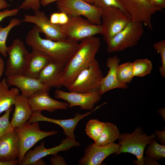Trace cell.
Returning <instances> with one entry per match:
<instances>
[{"label":"cell","instance_id":"cell-22","mask_svg":"<svg viewBox=\"0 0 165 165\" xmlns=\"http://www.w3.org/2000/svg\"><path fill=\"white\" fill-rule=\"evenodd\" d=\"M53 60L50 57L37 50L32 49L29 53L24 69L23 75L38 78L41 70Z\"/></svg>","mask_w":165,"mask_h":165},{"label":"cell","instance_id":"cell-36","mask_svg":"<svg viewBox=\"0 0 165 165\" xmlns=\"http://www.w3.org/2000/svg\"><path fill=\"white\" fill-rule=\"evenodd\" d=\"M50 161L52 165H65L66 163L62 156L57 154L53 155L50 159Z\"/></svg>","mask_w":165,"mask_h":165},{"label":"cell","instance_id":"cell-12","mask_svg":"<svg viewBox=\"0 0 165 165\" xmlns=\"http://www.w3.org/2000/svg\"><path fill=\"white\" fill-rule=\"evenodd\" d=\"M80 146V144L75 140L66 138L59 145L46 148L43 141L40 145L36 146L33 150L29 149L26 152L20 165H35L38 160L44 157L55 155L60 152L66 151L73 147Z\"/></svg>","mask_w":165,"mask_h":165},{"label":"cell","instance_id":"cell-37","mask_svg":"<svg viewBox=\"0 0 165 165\" xmlns=\"http://www.w3.org/2000/svg\"><path fill=\"white\" fill-rule=\"evenodd\" d=\"M69 16L66 13L60 12L58 13V25H63L66 24L69 20Z\"/></svg>","mask_w":165,"mask_h":165},{"label":"cell","instance_id":"cell-11","mask_svg":"<svg viewBox=\"0 0 165 165\" xmlns=\"http://www.w3.org/2000/svg\"><path fill=\"white\" fill-rule=\"evenodd\" d=\"M120 1L131 20L140 22L152 30V17L156 12L162 11V9L151 4L146 0Z\"/></svg>","mask_w":165,"mask_h":165},{"label":"cell","instance_id":"cell-42","mask_svg":"<svg viewBox=\"0 0 165 165\" xmlns=\"http://www.w3.org/2000/svg\"><path fill=\"white\" fill-rule=\"evenodd\" d=\"M18 164V160L9 161H0V165H16Z\"/></svg>","mask_w":165,"mask_h":165},{"label":"cell","instance_id":"cell-38","mask_svg":"<svg viewBox=\"0 0 165 165\" xmlns=\"http://www.w3.org/2000/svg\"><path fill=\"white\" fill-rule=\"evenodd\" d=\"M155 134L161 145H165V130L162 131L156 130L155 131Z\"/></svg>","mask_w":165,"mask_h":165},{"label":"cell","instance_id":"cell-44","mask_svg":"<svg viewBox=\"0 0 165 165\" xmlns=\"http://www.w3.org/2000/svg\"><path fill=\"white\" fill-rule=\"evenodd\" d=\"M8 5L6 0H0V10L7 8Z\"/></svg>","mask_w":165,"mask_h":165},{"label":"cell","instance_id":"cell-8","mask_svg":"<svg viewBox=\"0 0 165 165\" xmlns=\"http://www.w3.org/2000/svg\"><path fill=\"white\" fill-rule=\"evenodd\" d=\"M14 131L18 136L20 141V154L18 159L19 165L26 152L36 143L45 138L58 133L57 130L48 132L41 130L38 122L32 123L27 122L15 128Z\"/></svg>","mask_w":165,"mask_h":165},{"label":"cell","instance_id":"cell-3","mask_svg":"<svg viewBox=\"0 0 165 165\" xmlns=\"http://www.w3.org/2000/svg\"><path fill=\"white\" fill-rule=\"evenodd\" d=\"M155 134L148 136L140 127L135 128L131 133L120 134L118 139L119 151L115 156L122 153H129L135 155L137 159L134 163L137 165H144V152L146 146L152 139L156 138Z\"/></svg>","mask_w":165,"mask_h":165},{"label":"cell","instance_id":"cell-6","mask_svg":"<svg viewBox=\"0 0 165 165\" xmlns=\"http://www.w3.org/2000/svg\"><path fill=\"white\" fill-rule=\"evenodd\" d=\"M101 18V34L106 43L123 29L131 20L127 13L113 7L102 9Z\"/></svg>","mask_w":165,"mask_h":165},{"label":"cell","instance_id":"cell-28","mask_svg":"<svg viewBox=\"0 0 165 165\" xmlns=\"http://www.w3.org/2000/svg\"><path fill=\"white\" fill-rule=\"evenodd\" d=\"M116 76L120 83L127 84L130 82L134 77L132 62L128 61L119 64L116 69Z\"/></svg>","mask_w":165,"mask_h":165},{"label":"cell","instance_id":"cell-2","mask_svg":"<svg viewBox=\"0 0 165 165\" xmlns=\"http://www.w3.org/2000/svg\"><path fill=\"white\" fill-rule=\"evenodd\" d=\"M101 44L100 39L94 36L81 41L78 49L64 66L61 78L63 86L68 88L79 73L96 59Z\"/></svg>","mask_w":165,"mask_h":165},{"label":"cell","instance_id":"cell-7","mask_svg":"<svg viewBox=\"0 0 165 165\" xmlns=\"http://www.w3.org/2000/svg\"><path fill=\"white\" fill-rule=\"evenodd\" d=\"M69 16L68 22L59 25L61 31L68 39L78 42L98 34H101V25L94 24L81 16Z\"/></svg>","mask_w":165,"mask_h":165},{"label":"cell","instance_id":"cell-13","mask_svg":"<svg viewBox=\"0 0 165 165\" xmlns=\"http://www.w3.org/2000/svg\"><path fill=\"white\" fill-rule=\"evenodd\" d=\"M21 21L35 24L38 28L40 33L45 35L46 39L53 41L66 39L62 33L60 26L52 23L44 12L39 10H35L34 15H24Z\"/></svg>","mask_w":165,"mask_h":165},{"label":"cell","instance_id":"cell-16","mask_svg":"<svg viewBox=\"0 0 165 165\" xmlns=\"http://www.w3.org/2000/svg\"><path fill=\"white\" fill-rule=\"evenodd\" d=\"M101 105L97 107L95 109L84 114L76 113L74 118L67 119H57L50 118L43 116L40 112H33L27 123H32L39 121H45L56 124L62 128L64 133L66 136L67 138L75 140L74 130L78 122L81 119L95 111Z\"/></svg>","mask_w":165,"mask_h":165},{"label":"cell","instance_id":"cell-25","mask_svg":"<svg viewBox=\"0 0 165 165\" xmlns=\"http://www.w3.org/2000/svg\"><path fill=\"white\" fill-rule=\"evenodd\" d=\"M120 135L117 126L111 123L106 122L99 139L94 144L98 146H105L114 143L118 139Z\"/></svg>","mask_w":165,"mask_h":165},{"label":"cell","instance_id":"cell-18","mask_svg":"<svg viewBox=\"0 0 165 165\" xmlns=\"http://www.w3.org/2000/svg\"><path fill=\"white\" fill-rule=\"evenodd\" d=\"M6 82L9 86H14L20 90L22 95L29 97L35 93L40 90L50 91L51 88L42 84L37 78L23 75L7 77Z\"/></svg>","mask_w":165,"mask_h":165},{"label":"cell","instance_id":"cell-46","mask_svg":"<svg viewBox=\"0 0 165 165\" xmlns=\"http://www.w3.org/2000/svg\"><path fill=\"white\" fill-rule=\"evenodd\" d=\"M85 2L91 4L93 5L94 0H83Z\"/></svg>","mask_w":165,"mask_h":165},{"label":"cell","instance_id":"cell-23","mask_svg":"<svg viewBox=\"0 0 165 165\" xmlns=\"http://www.w3.org/2000/svg\"><path fill=\"white\" fill-rule=\"evenodd\" d=\"M13 105L14 110L10 123L14 129L26 123L33 112L28 98L22 95L16 97Z\"/></svg>","mask_w":165,"mask_h":165},{"label":"cell","instance_id":"cell-10","mask_svg":"<svg viewBox=\"0 0 165 165\" xmlns=\"http://www.w3.org/2000/svg\"><path fill=\"white\" fill-rule=\"evenodd\" d=\"M7 53L8 57L5 71L6 77L23 75L30 53L24 42L19 38L15 39L7 47Z\"/></svg>","mask_w":165,"mask_h":165},{"label":"cell","instance_id":"cell-4","mask_svg":"<svg viewBox=\"0 0 165 165\" xmlns=\"http://www.w3.org/2000/svg\"><path fill=\"white\" fill-rule=\"evenodd\" d=\"M143 24L131 20L123 29L106 43L107 52H120L137 45L144 31Z\"/></svg>","mask_w":165,"mask_h":165},{"label":"cell","instance_id":"cell-5","mask_svg":"<svg viewBox=\"0 0 165 165\" xmlns=\"http://www.w3.org/2000/svg\"><path fill=\"white\" fill-rule=\"evenodd\" d=\"M104 77L98 61L95 59L79 73L67 88L71 92L98 93Z\"/></svg>","mask_w":165,"mask_h":165},{"label":"cell","instance_id":"cell-39","mask_svg":"<svg viewBox=\"0 0 165 165\" xmlns=\"http://www.w3.org/2000/svg\"><path fill=\"white\" fill-rule=\"evenodd\" d=\"M151 4L162 9L165 8V0H146Z\"/></svg>","mask_w":165,"mask_h":165},{"label":"cell","instance_id":"cell-24","mask_svg":"<svg viewBox=\"0 0 165 165\" xmlns=\"http://www.w3.org/2000/svg\"><path fill=\"white\" fill-rule=\"evenodd\" d=\"M6 78L0 81V114L14 105L16 97L20 94L19 90L16 87L9 89Z\"/></svg>","mask_w":165,"mask_h":165},{"label":"cell","instance_id":"cell-33","mask_svg":"<svg viewBox=\"0 0 165 165\" xmlns=\"http://www.w3.org/2000/svg\"><path fill=\"white\" fill-rule=\"evenodd\" d=\"M93 5L101 9L112 7L119 8L127 13L123 7L120 0H94Z\"/></svg>","mask_w":165,"mask_h":165},{"label":"cell","instance_id":"cell-45","mask_svg":"<svg viewBox=\"0 0 165 165\" xmlns=\"http://www.w3.org/2000/svg\"><path fill=\"white\" fill-rule=\"evenodd\" d=\"M158 112L165 120V108L161 107L158 110Z\"/></svg>","mask_w":165,"mask_h":165},{"label":"cell","instance_id":"cell-26","mask_svg":"<svg viewBox=\"0 0 165 165\" xmlns=\"http://www.w3.org/2000/svg\"><path fill=\"white\" fill-rule=\"evenodd\" d=\"M21 20L17 18L11 19L9 24L5 27H0V53L4 57L7 56L6 40L8 35L11 29L14 27L19 25Z\"/></svg>","mask_w":165,"mask_h":165},{"label":"cell","instance_id":"cell-9","mask_svg":"<svg viewBox=\"0 0 165 165\" xmlns=\"http://www.w3.org/2000/svg\"><path fill=\"white\" fill-rule=\"evenodd\" d=\"M57 9L60 12L69 16H83L93 23L101 25L102 9L83 0H62L56 2Z\"/></svg>","mask_w":165,"mask_h":165},{"label":"cell","instance_id":"cell-17","mask_svg":"<svg viewBox=\"0 0 165 165\" xmlns=\"http://www.w3.org/2000/svg\"><path fill=\"white\" fill-rule=\"evenodd\" d=\"M49 91H38L28 98L33 112L45 110L53 112L58 109H68V102L59 101L52 98L49 95Z\"/></svg>","mask_w":165,"mask_h":165},{"label":"cell","instance_id":"cell-40","mask_svg":"<svg viewBox=\"0 0 165 165\" xmlns=\"http://www.w3.org/2000/svg\"><path fill=\"white\" fill-rule=\"evenodd\" d=\"M144 165H159V163L157 160L148 156H144Z\"/></svg>","mask_w":165,"mask_h":165},{"label":"cell","instance_id":"cell-35","mask_svg":"<svg viewBox=\"0 0 165 165\" xmlns=\"http://www.w3.org/2000/svg\"><path fill=\"white\" fill-rule=\"evenodd\" d=\"M20 9H14L12 10L6 9L2 11H0V22L6 18L17 15Z\"/></svg>","mask_w":165,"mask_h":165},{"label":"cell","instance_id":"cell-29","mask_svg":"<svg viewBox=\"0 0 165 165\" xmlns=\"http://www.w3.org/2000/svg\"><path fill=\"white\" fill-rule=\"evenodd\" d=\"M105 123L96 119L90 120L87 123L85 129L86 134L94 141L97 142L99 139L103 130Z\"/></svg>","mask_w":165,"mask_h":165},{"label":"cell","instance_id":"cell-41","mask_svg":"<svg viewBox=\"0 0 165 165\" xmlns=\"http://www.w3.org/2000/svg\"><path fill=\"white\" fill-rule=\"evenodd\" d=\"M5 66L4 61L0 56V79L5 71Z\"/></svg>","mask_w":165,"mask_h":165},{"label":"cell","instance_id":"cell-21","mask_svg":"<svg viewBox=\"0 0 165 165\" xmlns=\"http://www.w3.org/2000/svg\"><path fill=\"white\" fill-rule=\"evenodd\" d=\"M64 68V66L53 60L41 70L37 79L42 84L50 88H61L63 86L61 78Z\"/></svg>","mask_w":165,"mask_h":165},{"label":"cell","instance_id":"cell-20","mask_svg":"<svg viewBox=\"0 0 165 165\" xmlns=\"http://www.w3.org/2000/svg\"><path fill=\"white\" fill-rule=\"evenodd\" d=\"M20 151L19 140L14 130L0 139V161H9L18 159Z\"/></svg>","mask_w":165,"mask_h":165},{"label":"cell","instance_id":"cell-43","mask_svg":"<svg viewBox=\"0 0 165 165\" xmlns=\"http://www.w3.org/2000/svg\"><path fill=\"white\" fill-rule=\"evenodd\" d=\"M61 0H41L40 4L43 6H46L53 2Z\"/></svg>","mask_w":165,"mask_h":165},{"label":"cell","instance_id":"cell-30","mask_svg":"<svg viewBox=\"0 0 165 165\" xmlns=\"http://www.w3.org/2000/svg\"><path fill=\"white\" fill-rule=\"evenodd\" d=\"M145 151L147 156L156 160H159L165 157V145L159 144L154 138L152 139Z\"/></svg>","mask_w":165,"mask_h":165},{"label":"cell","instance_id":"cell-15","mask_svg":"<svg viewBox=\"0 0 165 165\" xmlns=\"http://www.w3.org/2000/svg\"><path fill=\"white\" fill-rule=\"evenodd\" d=\"M118 144L113 143L105 146H98L94 143L85 149L84 154L79 161L78 164L99 165L108 156L119 150Z\"/></svg>","mask_w":165,"mask_h":165},{"label":"cell","instance_id":"cell-27","mask_svg":"<svg viewBox=\"0 0 165 165\" xmlns=\"http://www.w3.org/2000/svg\"><path fill=\"white\" fill-rule=\"evenodd\" d=\"M132 64L134 77L145 76L151 73L152 68V62L147 58L137 59Z\"/></svg>","mask_w":165,"mask_h":165},{"label":"cell","instance_id":"cell-31","mask_svg":"<svg viewBox=\"0 0 165 165\" xmlns=\"http://www.w3.org/2000/svg\"><path fill=\"white\" fill-rule=\"evenodd\" d=\"M12 110V107L0 117V139L6 134L14 130L9 121L10 113Z\"/></svg>","mask_w":165,"mask_h":165},{"label":"cell","instance_id":"cell-32","mask_svg":"<svg viewBox=\"0 0 165 165\" xmlns=\"http://www.w3.org/2000/svg\"><path fill=\"white\" fill-rule=\"evenodd\" d=\"M154 49L161 57V65L159 68V71L161 76L165 77V40H163L159 41L153 45Z\"/></svg>","mask_w":165,"mask_h":165},{"label":"cell","instance_id":"cell-19","mask_svg":"<svg viewBox=\"0 0 165 165\" xmlns=\"http://www.w3.org/2000/svg\"><path fill=\"white\" fill-rule=\"evenodd\" d=\"M120 61L116 55L110 57L107 59L106 66L109 68V70L107 75L103 77L101 82L98 92L101 95L114 89L128 88L127 84L120 83L117 79L116 69Z\"/></svg>","mask_w":165,"mask_h":165},{"label":"cell","instance_id":"cell-34","mask_svg":"<svg viewBox=\"0 0 165 165\" xmlns=\"http://www.w3.org/2000/svg\"><path fill=\"white\" fill-rule=\"evenodd\" d=\"M41 0H24L19 8L28 10L31 9L35 10H39Z\"/></svg>","mask_w":165,"mask_h":165},{"label":"cell","instance_id":"cell-1","mask_svg":"<svg viewBox=\"0 0 165 165\" xmlns=\"http://www.w3.org/2000/svg\"><path fill=\"white\" fill-rule=\"evenodd\" d=\"M39 33L38 28L35 25L27 35L26 43L32 49L44 53L64 66L79 48L78 42L67 38L53 41L42 38Z\"/></svg>","mask_w":165,"mask_h":165},{"label":"cell","instance_id":"cell-14","mask_svg":"<svg viewBox=\"0 0 165 165\" xmlns=\"http://www.w3.org/2000/svg\"><path fill=\"white\" fill-rule=\"evenodd\" d=\"M97 92L82 93L65 92L56 89L54 92V97L61 99L68 104V107L79 106L83 110H92L94 105L101 100V97Z\"/></svg>","mask_w":165,"mask_h":165}]
</instances>
